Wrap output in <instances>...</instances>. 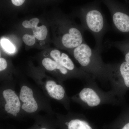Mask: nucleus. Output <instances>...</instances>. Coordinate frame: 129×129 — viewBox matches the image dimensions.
I'll list each match as a JSON object with an SVG mask.
<instances>
[{"mask_svg":"<svg viewBox=\"0 0 129 129\" xmlns=\"http://www.w3.org/2000/svg\"><path fill=\"white\" fill-rule=\"evenodd\" d=\"M72 53L84 71L101 82L109 81L112 63H105L99 51L84 42L73 49Z\"/></svg>","mask_w":129,"mask_h":129,"instance_id":"nucleus-1","label":"nucleus"},{"mask_svg":"<svg viewBox=\"0 0 129 129\" xmlns=\"http://www.w3.org/2000/svg\"><path fill=\"white\" fill-rule=\"evenodd\" d=\"M95 80L92 79L85 82L82 90L70 97L72 101L86 109L93 108L103 104L118 106L122 104L123 101L116 96L111 90L105 91L100 89Z\"/></svg>","mask_w":129,"mask_h":129,"instance_id":"nucleus-2","label":"nucleus"},{"mask_svg":"<svg viewBox=\"0 0 129 129\" xmlns=\"http://www.w3.org/2000/svg\"><path fill=\"white\" fill-rule=\"evenodd\" d=\"M19 98L22 104V113L34 114L40 111L53 113V109L47 98L38 87L24 80H19Z\"/></svg>","mask_w":129,"mask_h":129,"instance_id":"nucleus-3","label":"nucleus"},{"mask_svg":"<svg viewBox=\"0 0 129 129\" xmlns=\"http://www.w3.org/2000/svg\"><path fill=\"white\" fill-rule=\"evenodd\" d=\"M29 75L49 100L56 101L67 110H70L71 100L67 95L63 83L39 71H32Z\"/></svg>","mask_w":129,"mask_h":129,"instance_id":"nucleus-4","label":"nucleus"},{"mask_svg":"<svg viewBox=\"0 0 129 129\" xmlns=\"http://www.w3.org/2000/svg\"><path fill=\"white\" fill-rule=\"evenodd\" d=\"M81 17L83 28L90 32L95 41V49L101 53L103 50V39L109 29L105 17L99 9L89 8L85 11Z\"/></svg>","mask_w":129,"mask_h":129,"instance_id":"nucleus-5","label":"nucleus"},{"mask_svg":"<svg viewBox=\"0 0 129 129\" xmlns=\"http://www.w3.org/2000/svg\"><path fill=\"white\" fill-rule=\"evenodd\" d=\"M15 80L1 82L0 108L2 112L16 117L22 113L19 96L15 90Z\"/></svg>","mask_w":129,"mask_h":129,"instance_id":"nucleus-6","label":"nucleus"},{"mask_svg":"<svg viewBox=\"0 0 129 129\" xmlns=\"http://www.w3.org/2000/svg\"><path fill=\"white\" fill-rule=\"evenodd\" d=\"M109 81L111 91L123 101L125 91L129 89V63L125 61L112 63Z\"/></svg>","mask_w":129,"mask_h":129,"instance_id":"nucleus-7","label":"nucleus"},{"mask_svg":"<svg viewBox=\"0 0 129 129\" xmlns=\"http://www.w3.org/2000/svg\"><path fill=\"white\" fill-rule=\"evenodd\" d=\"M112 5L113 28L118 33L129 37V13Z\"/></svg>","mask_w":129,"mask_h":129,"instance_id":"nucleus-8","label":"nucleus"},{"mask_svg":"<svg viewBox=\"0 0 129 129\" xmlns=\"http://www.w3.org/2000/svg\"><path fill=\"white\" fill-rule=\"evenodd\" d=\"M83 31L76 26L73 27L70 33L64 35L61 37V42L63 46L73 50L84 42Z\"/></svg>","mask_w":129,"mask_h":129,"instance_id":"nucleus-9","label":"nucleus"},{"mask_svg":"<svg viewBox=\"0 0 129 129\" xmlns=\"http://www.w3.org/2000/svg\"><path fill=\"white\" fill-rule=\"evenodd\" d=\"M69 114L70 119L65 121L64 123L67 129H93L89 122L83 118H71L70 114Z\"/></svg>","mask_w":129,"mask_h":129,"instance_id":"nucleus-10","label":"nucleus"},{"mask_svg":"<svg viewBox=\"0 0 129 129\" xmlns=\"http://www.w3.org/2000/svg\"><path fill=\"white\" fill-rule=\"evenodd\" d=\"M109 46L117 48L122 52L124 57V61L129 64V39L122 41L109 42Z\"/></svg>","mask_w":129,"mask_h":129,"instance_id":"nucleus-11","label":"nucleus"},{"mask_svg":"<svg viewBox=\"0 0 129 129\" xmlns=\"http://www.w3.org/2000/svg\"><path fill=\"white\" fill-rule=\"evenodd\" d=\"M32 29L34 35L37 40L43 41L46 39L48 30L45 25H42L40 27L36 26Z\"/></svg>","mask_w":129,"mask_h":129,"instance_id":"nucleus-12","label":"nucleus"},{"mask_svg":"<svg viewBox=\"0 0 129 129\" xmlns=\"http://www.w3.org/2000/svg\"><path fill=\"white\" fill-rule=\"evenodd\" d=\"M41 64L42 67L47 71L54 73L55 74L56 69V63L51 58L44 57L42 60Z\"/></svg>","mask_w":129,"mask_h":129,"instance_id":"nucleus-13","label":"nucleus"},{"mask_svg":"<svg viewBox=\"0 0 129 129\" xmlns=\"http://www.w3.org/2000/svg\"><path fill=\"white\" fill-rule=\"evenodd\" d=\"M1 44L4 50L8 53H13L15 52L16 51L15 46L9 40L2 39L1 40Z\"/></svg>","mask_w":129,"mask_h":129,"instance_id":"nucleus-14","label":"nucleus"},{"mask_svg":"<svg viewBox=\"0 0 129 129\" xmlns=\"http://www.w3.org/2000/svg\"><path fill=\"white\" fill-rule=\"evenodd\" d=\"M39 22V19L34 18L31 19L29 21L25 20L22 23V25L25 28H30L32 29L35 26H37Z\"/></svg>","mask_w":129,"mask_h":129,"instance_id":"nucleus-15","label":"nucleus"},{"mask_svg":"<svg viewBox=\"0 0 129 129\" xmlns=\"http://www.w3.org/2000/svg\"><path fill=\"white\" fill-rule=\"evenodd\" d=\"M22 40L24 44L28 46L34 45L36 42V37L34 35H24L23 36Z\"/></svg>","mask_w":129,"mask_h":129,"instance_id":"nucleus-16","label":"nucleus"},{"mask_svg":"<svg viewBox=\"0 0 129 129\" xmlns=\"http://www.w3.org/2000/svg\"><path fill=\"white\" fill-rule=\"evenodd\" d=\"M8 62L5 58L2 57L0 58V72L1 73L7 69Z\"/></svg>","mask_w":129,"mask_h":129,"instance_id":"nucleus-17","label":"nucleus"},{"mask_svg":"<svg viewBox=\"0 0 129 129\" xmlns=\"http://www.w3.org/2000/svg\"><path fill=\"white\" fill-rule=\"evenodd\" d=\"M13 4L17 6H19L23 4L25 0H11Z\"/></svg>","mask_w":129,"mask_h":129,"instance_id":"nucleus-18","label":"nucleus"},{"mask_svg":"<svg viewBox=\"0 0 129 129\" xmlns=\"http://www.w3.org/2000/svg\"><path fill=\"white\" fill-rule=\"evenodd\" d=\"M120 129H129V122L125 124Z\"/></svg>","mask_w":129,"mask_h":129,"instance_id":"nucleus-19","label":"nucleus"}]
</instances>
